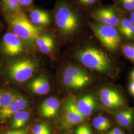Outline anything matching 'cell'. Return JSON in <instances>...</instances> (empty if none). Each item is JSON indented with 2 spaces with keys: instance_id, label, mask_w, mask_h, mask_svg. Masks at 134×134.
<instances>
[{
  "instance_id": "ac0fdd59",
  "label": "cell",
  "mask_w": 134,
  "mask_h": 134,
  "mask_svg": "<svg viewBox=\"0 0 134 134\" xmlns=\"http://www.w3.org/2000/svg\"><path fill=\"white\" fill-rule=\"evenodd\" d=\"M0 6L5 15L23 11L19 5V0H0Z\"/></svg>"
},
{
  "instance_id": "5b68a950",
  "label": "cell",
  "mask_w": 134,
  "mask_h": 134,
  "mask_svg": "<svg viewBox=\"0 0 134 134\" xmlns=\"http://www.w3.org/2000/svg\"><path fill=\"white\" fill-rule=\"evenodd\" d=\"M91 27L96 36L105 47L111 51L118 49L121 43V37L115 27L100 23L91 24Z\"/></svg>"
},
{
  "instance_id": "4fadbf2b",
  "label": "cell",
  "mask_w": 134,
  "mask_h": 134,
  "mask_svg": "<svg viewBox=\"0 0 134 134\" xmlns=\"http://www.w3.org/2000/svg\"><path fill=\"white\" fill-rule=\"evenodd\" d=\"M29 89L33 93L38 95H44L50 90V86L47 79L42 76L36 77L30 82Z\"/></svg>"
},
{
  "instance_id": "9c48e42d",
  "label": "cell",
  "mask_w": 134,
  "mask_h": 134,
  "mask_svg": "<svg viewBox=\"0 0 134 134\" xmlns=\"http://www.w3.org/2000/svg\"><path fill=\"white\" fill-rule=\"evenodd\" d=\"M99 97L103 105L109 108H119L124 105L122 96L116 90L111 88L101 89Z\"/></svg>"
},
{
  "instance_id": "836d02e7",
  "label": "cell",
  "mask_w": 134,
  "mask_h": 134,
  "mask_svg": "<svg viewBox=\"0 0 134 134\" xmlns=\"http://www.w3.org/2000/svg\"><path fill=\"white\" fill-rule=\"evenodd\" d=\"M131 79L132 80V81H134V70L133 71V72H132V73H131Z\"/></svg>"
},
{
  "instance_id": "ffe728a7",
  "label": "cell",
  "mask_w": 134,
  "mask_h": 134,
  "mask_svg": "<svg viewBox=\"0 0 134 134\" xmlns=\"http://www.w3.org/2000/svg\"><path fill=\"white\" fill-rule=\"evenodd\" d=\"M121 34L127 38H134V24L127 19H122L119 24Z\"/></svg>"
},
{
  "instance_id": "52a82bcc",
  "label": "cell",
  "mask_w": 134,
  "mask_h": 134,
  "mask_svg": "<svg viewBox=\"0 0 134 134\" xmlns=\"http://www.w3.org/2000/svg\"><path fill=\"white\" fill-rule=\"evenodd\" d=\"M0 50L2 53L5 56L14 57L24 52V43L15 34L9 31L4 35Z\"/></svg>"
},
{
  "instance_id": "d4e9b609",
  "label": "cell",
  "mask_w": 134,
  "mask_h": 134,
  "mask_svg": "<svg viewBox=\"0 0 134 134\" xmlns=\"http://www.w3.org/2000/svg\"><path fill=\"white\" fill-rule=\"evenodd\" d=\"M75 134H92V133L91 129L88 125L83 124L77 128Z\"/></svg>"
},
{
  "instance_id": "e575fe53",
  "label": "cell",
  "mask_w": 134,
  "mask_h": 134,
  "mask_svg": "<svg viewBox=\"0 0 134 134\" xmlns=\"http://www.w3.org/2000/svg\"></svg>"
},
{
  "instance_id": "7c38bea8",
  "label": "cell",
  "mask_w": 134,
  "mask_h": 134,
  "mask_svg": "<svg viewBox=\"0 0 134 134\" xmlns=\"http://www.w3.org/2000/svg\"><path fill=\"white\" fill-rule=\"evenodd\" d=\"M77 108L85 118L91 115L96 107L95 98L91 94L83 96L76 102Z\"/></svg>"
},
{
  "instance_id": "f1b7e54d",
  "label": "cell",
  "mask_w": 134,
  "mask_h": 134,
  "mask_svg": "<svg viewBox=\"0 0 134 134\" xmlns=\"http://www.w3.org/2000/svg\"><path fill=\"white\" fill-rule=\"evenodd\" d=\"M4 134H27V130L25 129H18L8 131Z\"/></svg>"
},
{
  "instance_id": "4dcf8cb0",
  "label": "cell",
  "mask_w": 134,
  "mask_h": 134,
  "mask_svg": "<svg viewBox=\"0 0 134 134\" xmlns=\"http://www.w3.org/2000/svg\"><path fill=\"white\" fill-rule=\"evenodd\" d=\"M129 90L130 93L133 96H134V81H132L130 84Z\"/></svg>"
},
{
  "instance_id": "ba28073f",
  "label": "cell",
  "mask_w": 134,
  "mask_h": 134,
  "mask_svg": "<svg viewBox=\"0 0 134 134\" xmlns=\"http://www.w3.org/2000/svg\"><path fill=\"white\" fill-rule=\"evenodd\" d=\"M85 117L77 108L74 98L70 97L65 101L63 106V127L69 129L83 121Z\"/></svg>"
},
{
  "instance_id": "8992f818",
  "label": "cell",
  "mask_w": 134,
  "mask_h": 134,
  "mask_svg": "<svg viewBox=\"0 0 134 134\" xmlns=\"http://www.w3.org/2000/svg\"><path fill=\"white\" fill-rule=\"evenodd\" d=\"M63 82L69 88L80 89L87 86L91 81L90 75L80 67L70 65L63 72Z\"/></svg>"
},
{
  "instance_id": "1f68e13d",
  "label": "cell",
  "mask_w": 134,
  "mask_h": 134,
  "mask_svg": "<svg viewBox=\"0 0 134 134\" xmlns=\"http://www.w3.org/2000/svg\"><path fill=\"white\" fill-rule=\"evenodd\" d=\"M130 20L134 24V10L131 12V14L130 15Z\"/></svg>"
},
{
  "instance_id": "8fae6325",
  "label": "cell",
  "mask_w": 134,
  "mask_h": 134,
  "mask_svg": "<svg viewBox=\"0 0 134 134\" xmlns=\"http://www.w3.org/2000/svg\"><path fill=\"white\" fill-rule=\"evenodd\" d=\"M27 105L28 101L24 97L19 95L10 105L0 109V121L8 119L18 112L24 110Z\"/></svg>"
},
{
  "instance_id": "9a60e30c",
  "label": "cell",
  "mask_w": 134,
  "mask_h": 134,
  "mask_svg": "<svg viewBox=\"0 0 134 134\" xmlns=\"http://www.w3.org/2000/svg\"><path fill=\"white\" fill-rule=\"evenodd\" d=\"M29 20L34 25L38 26H46L51 22L50 14L44 10L34 9L29 13Z\"/></svg>"
},
{
  "instance_id": "cb8c5ba5",
  "label": "cell",
  "mask_w": 134,
  "mask_h": 134,
  "mask_svg": "<svg viewBox=\"0 0 134 134\" xmlns=\"http://www.w3.org/2000/svg\"><path fill=\"white\" fill-rule=\"evenodd\" d=\"M123 52L126 57L134 62V45H125L123 47Z\"/></svg>"
},
{
  "instance_id": "3957f363",
  "label": "cell",
  "mask_w": 134,
  "mask_h": 134,
  "mask_svg": "<svg viewBox=\"0 0 134 134\" xmlns=\"http://www.w3.org/2000/svg\"><path fill=\"white\" fill-rule=\"evenodd\" d=\"M77 59L86 68L103 74H107L112 69V62L108 56L93 47H87L78 51Z\"/></svg>"
},
{
  "instance_id": "6da1fadb",
  "label": "cell",
  "mask_w": 134,
  "mask_h": 134,
  "mask_svg": "<svg viewBox=\"0 0 134 134\" xmlns=\"http://www.w3.org/2000/svg\"><path fill=\"white\" fill-rule=\"evenodd\" d=\"M5 19L13 32L29 45H35L42 29L32 24L23 11L5 15Z\"/></svg>"
},
{
  "instance_id": "277c9868",
  "label": "cell",
  "mask_w": 134,
  "mask_h": 134,
  "mask_svg": "<svg viewBox=\"0 0 134 134\" xmlns=\"http://www.w3.org/2000/svg\"><path fill=\"white\" fill-rule=\"evenodd\" d=\"M38 67L36 60L30 57H22L9 61L5 70L11 80L21 83L32 77Z\"/></svg>"
},
{
  "instance_id": "7402d4cb",
  "label": "cell",
  "mask_w": 134,
  "mask_h": 134,
  "mask_svg": "<svg viewBox=\"0 0 134 134\" xmlns=\"http://www.w3.org/2000/svg\"><path fill=\"white\" fill-rule=\"evenodd\" d=\"M93 127L99 132H106L111 126V123L108 119L103 116L96 117L92 121Z\"/></svg>"
},
{
  "instance_id": "d6a6232c",
  "label": "cell",
  "mask_w": 134,
  "mask_h": 134,
  "mask_svg": "<svg viewBox=\"0 0 134 134\" xmlns=\"http://www.w3.org/2000/svg\"><path fill=\"white\" fill-rule=\"evenodd\" d=\"M34 134H51V131H45V132H40V133H39Z\"/></svg>"
},
{
  "instance_id": "e0dca14e",
  "label": "cell",
  "mask_w": 134,
  "mask_h": 134,
  "mask_svg": "<svg viewBox=\"0 0 134 134\" xmlns=\"http://www.w3.org/2000/svg\"><path fill=\"white\" fill-rule=\"evenodd\" d=\"M117 122L123 127L130 126L134 119V112L131 108H125L118 112L116 115Z\"/></svg>"
},
{
  "instance_id": "603a6c76",
  "label": "cell",
  "mask_w": 134,
  "mask_h": 134,
  "mask_svg": "<svg viewBox=\"0 0 134 134\" xmlns=\"http://www.w3.org/2000/svg\"><path fill=\"white\" fill-rule=\"evenodd\" d=\"M117 2L124 10L132 12L134 10V0H117Z\"/></svg>"
},
{
  "instance_id": "5bb4252c",
  "label": "cell",
  "mask_w": 134,
  "mask_h": 134,
  "mask_svg": "<svg viewBox=\"0 0 134 134\" xmlns=\"http://www.w3.org/2000/svg\"><path fill=\"white\" fill-rule=\"evenodd\" d=\"M60 102L57 98L50 97L43 101L40 106L41 115L46 118H51L57 115Z\"/></svg>"
},
{
  "instance_id": "f546056e",
  "label": "cell",
  "mask_w": 134,
  "mask_h": 134,
  "mask_svg": "<svg viewBox=\"0 0 134 134\" xmlns=\"http://www.w3.org/2000/svg\"><path fill=\"white\" fill-rule=\"evenodd\" d=\"M123 134L122 132L120 129L118 128H115L114 129L111 130L107 134Z\"/></svg>"
},
{
  "instance_id": "2e32d148",
  "label": "cell",
  "mask_w": 134,
  "mask_h": 134,
  "mask_svg": "<svg viewBox=\"0 0 134 134\" xmlns=\"http://www.w3.org/2000/svg\"><path fill=\"white\" fill-rule=\"evenodd\" d=\"M35 45L41 53L49 54L55 48V41L51 35L41 33L36 39Z\"/></svg>"
},
{
  "instance_id": "d6986e66",
  "label": "cell",
  "mask_w": 134,
  "mask_h": 134,
  "mask_svg": "<svg viewBox=\"0 0 134 134\" xmlns=\"http://www.w3.org/2000/svg\"><path fill=\"white\" fill-rule=\"evenodd\" d=\"M30 114L27 111L23 110L16 113L12 122V126L14 129H20L24 127L29 119Z\"/></svg>"
},
{
  "instance_id": "4316f807",
  "label": "cell",
  "mask_w": 134,
  "mask_h": 134,
  "mask_svg": "<svg viewBox=\"0 0 134 134\" xmlns=\"http://www.w3.org/2000/svg\"><path fill=\"white\" fill-rule=\"evenodd\" d=\"M33 2L34 0H19V5L21 10L31 7L33 4Z\"/></svg>"
},
{
  "instance_id": "44dd1931",
  "label": "cell",
  "mask_w": 134,
  "mask_h": 134,
  "mask_svg": "<svg viewBox=\"0 0 134 134\" xmlns=\"http://www.w3.org/2000/svg\"><path fill=\"white\" fill-rule=\"evenodd\" d=\"M19 96L12 91L0 90V109L10 105Z\"/></svg>"
},
{
  "instance_id": "484cf974",
  "label": "cell",
  "mask_w": 134,
  "mask_h": 134,
  "mask_svg": "<svg viewBox=\"0 0 134 134\" xmlns=\"http://www.w3.org/2000/svg\"><path fill=\"white\" fill-rule=\"evenodd\" d=\"M48 131H50L48 125L46 124L42 123L35 125L33 128L32 131L33 134H34Z\"/></svg>"
},
{
  "instance_id": "83f0119b",
  "label": "cell",
  "mask_w": 134,
  "mask_h": 134,
  "mask_svg": "<svg viewBox=\"0 0 134 134\" xmlns=\"http://www.w3.org/2000/svg\"><path fill=\"white\" fill-rule=\"evenodd\" d=\"M78 3L81 5L90 7L91 5H96V4L99 1V0H77Z\"/></svg>"
},
{
  "instance_id": "7a4b0ae2",
  "label": "cell",
  "mask_w": 134,
  "mask_h": 134,
  "mask_svg": "<svg viewBox=\"0 0 134 134\" xmlns=\"http://www.w3.org/2000/svg\"><path fill=\"white\" fill-rule=\"evenodd\" d=\"M54 19L58 31L64 36L75 34L80 25L77 12L66 1H58L54 10Z\"/></svg>"
},
{
  "instance_id": "30bf717a",
  "label": "cell",
  "mask_w": 134,
  "mask_h": 134,
  "mask_svg": "<svg viewBox=\"0 0 134 134\" xmlns=\"http://www.w3.org/2000/svg\"><path fill=\"white\" fill-rule=\"evenodd\" d=\"M92 16L100 24L115 27L120 22L119 18L115 10L110 7H101L92 13Z\"/></svg>"
}]
</instances>
